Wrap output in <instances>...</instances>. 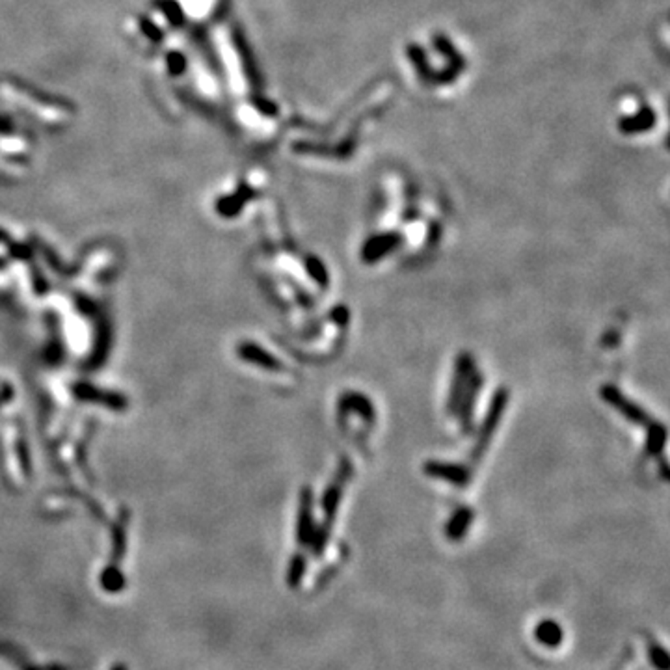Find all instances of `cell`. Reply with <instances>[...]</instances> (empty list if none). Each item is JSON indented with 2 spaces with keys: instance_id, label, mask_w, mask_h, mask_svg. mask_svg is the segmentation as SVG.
Returning a JSON list of instances; mask_svg holds the SVG:
<instances>
[{
  "instance_id": "6da1fadb",
  "label": "cell",
  "mask_w": 670,
  "mask_h": 670,
  "mask_svg": "<svg viewBox=\"0 0 670 670\" xmlns=\"http://www.w3.org/2000/svg\"><path fill=\"white\" fill-rule=\"evenodd\" d=\"M350 475H352V465L350 462L345 458L339 464V471L335 475V479H333L332 485L326 488L323 495V512H324V519L320 527H315L313 539H311V549H313L315 557H320L326 549L330 542V534H332V527L333 522H335V516H337L339 510V503H341L342 497V488L347 485V480L350 479Z\"/></svg>"
},
{
  "instance_id": "7a4b0ae2",
  "label": "cell",
  "mask_w": 670,
  "mask_h": 670,
  "mask_svg": "<svg viewBox=\"0 0 670 670\" xmlns=\"http://www.w3.org/2000/svg\"><path fill=\"white\" fill-rule=\"evenodd\" d=\"M509 401L510 391L507 387H499V389L494 393V396H492V402H490L488 411H486V417L485 421H482V425H480L477 440H475L473 453H471V458H473L475 462L480 460V456L485 455L486 449H488L490 441H492L495 431H497V426H499L501 417H503L504 410L509 406Z\"/></svg>"
},
{
  "instance_id": "3957f363",
  "label": "cell",
  "mask_w": 670,
  "mask_h": 670,
  "mask_svg": "<svg viewBox=\"0 0 670 670\" xmlns=\"http://www.w3.org/2000/svg\"><path fill=\"white\" fill-rule=\"evenodd\" d=\"M600 396H602L603 401L612 406L617 411H620L622 416L626 417L630 423L639 426H644L650 423V416L642 410L641 406H637L635 402L630 401L624 393L618 389L617 386H612V384H603L602 389H600Z\"/></svg>"
},
{
  "instance_id": "277c9868",
  "label": "cell",
  "mask_w": 670,
  "mask_h": 670,
  "mask_svg": "<svg viewBox=\"0 0 670 670\" xmlns=\"http://www.w3.org/2000/svg\"><path fill=\"white\" fill-rule=\"evenodd\" d=\"M475 371V362L473 356L470 352H460L456 356V363H455V377H453V382H450V391H449V399H447V410L450 414H456L458 411V404H460L462 393L468 387V382H470L471 374Z\"/></svg>"
},
{
  "instance_id": "5b68a950",
  "label": "cell",
  "mask_w": 670,
  "mask_h": 670,
  "mask_svg": "<svg viewBox=\"0 0 670 670\" xmlns=\"http://www.w3.org/2000/svg\"><path fill=\"white\" fill-rule=\"evenodd\" d=\"M423 471L426 477L431 479L443 480L449 485L455 486H468L471 480L470 468H465L462 464H450V462H440V460H426L423 464Z\"/></svg>"
},
{
  "instance_id": "8992f818",
  "label": "cell",
  "mask_w": 670,
  "mask_h": 670,
  "mask_svg": "<svg viewBox=\"0 0 670 670\" xmlns=\"http://www.w3.org/2000/svg\"><path fill=\"white\" fill-rule=\"evenodd\" d=\"M350 414H357V416L362 417L365 423H374V416H377L372 402L369 401L367 396L363 395V393H357V391H347L339 396V402H337L339 421H341V423L342 421H347V416H350Z\"/></svg>"
},
{
  "instance_id": "52a82bcc",
  "label": "cell",
  "mask_w": 670,
  "mask_h": 670,
  "mask_svg": "<svg viewBox=\"0 0 670 670\" xmlns=\"http://www.w3.org/2000/svg\"><path fill=\"white\" fill-rule=\"evenodd\" d=\"M315 533V512H313V492L311 488L302 490L298 507V522H296V542L308 546Z\"/></svg>"
},
{
  "instance_id": "ba28073f",
  "label": "cell",
  "mask_w": 670,
  "mask_h": 670,
  "mask_svg": "<svg viewBox=\"0 0 670 670\" xmlns=\"http://www.w3.org/2000/svg\"><path fill=\"white\" fill-rule=\"evenodd\" d=\"M401 240L402 239L399 233H382V235L371 237L362 246V261L367 264L378 263L386 255L391 254L393 250H396L399 244H401Z\"/></svg>"
},
{
  "instance_id": "9c48e42d",
  "label": "cell",
  "mask_w": 670,
  "mask_h": 670,
  "mask_svg": "<svg viewBox=\"0 0 670 670\" xmlns=\"http://www.w3.org/2000/svg\"><path fill=\"white\" fill-rule=\"evenodd\" d=\"M480 387H482V377H480L479 369H475L473 374H471L470 382H468V387L462 393L460 404H458V419H460V425L464 431H470L471 423H473V414H475V406H477V399H479Z\"/></svg>"
},
{
  "instance_id": "30bf717a",
  "label": "cell",
  "mask_w": 670,
  "mask_h": 670,
  "mask_svg": "<svg viewBox=\"0 0 670 670\" xmlns=\"http://www.w3.org/2000/svg\"><path fill=\"white\" fill-rule=\"evenodd\" d=\"M475 519V512L470 509V507H460V509H456L453 512V516L449 518L445 525V539L450 540V542H460L464 540V536L470 531L471 524H473Z\"/></svg>"
},
{
  "instance_id": "8fae6325",
  "label": "cell",
  "mask_w": 670,
  "mask_h": 670,
  "mask_svg": "<svg viewBox=\"0 0 670 670\" xmlns=\"http://www.w3.org/2000/svg\"><path fill=\"white\" fill-rule=\"evenodd\" d=\"M239 354L242 356V360L254 363V365H259V367H263V369L281 367V363L276 360V356H272V354L266 352L264 348L254 345V342H244V345H240Z\"/></svg>"
},
{
  "instance_id": "7c38bea8",
  "label": "cell",
  "mask_w": 670,
  "mask_h": 670,
  "mask_svg": "<svg viewBox=\"0 0 670 670\" xmlns=\"http://www.w3.org/2000/svg\"><path fill=\"white\" fill-rule=\"evenodd\" d=\"M534 637L546 648H557L564 639V631L557 620L546 618V620L539 622V626L534 627Z\"/></svg>"
},
{
  "instance_id": "4fadbf2b",
  "label": "cell",
  "mask_w": 670,
  "mask_h": 670,
  "mask_svg": "<svg viewBox=\"0 0 670 670\" xmlns=\"http://www.w3.org/2000/svg\"><path fill=\"white\" fill-rule=\"evenodd\" d=\"M666 443V426L661 423H648L646 434V453L650 456H659Z\"/></svg>"
},
{
  "instance_id": "5bb4252c",
  "label": "cell",
  "mask_w": 670,
  "mask_h": 670,
  "mask_svg": "<svg viewBox=\"0 0 670 670\" xmlns=\"http://www.w3.org/2000/svg\"><path fill=\"white\" fill-rule=\"evenodd\" d=\"M306 557L302 553H296L289 563V570H287V585L291 588H298L302 585V579L306 576Z\"/></svg>"
},
{
  "instance_id": "9a60e30c",
  "label": "cell",
  "mask_w": 670,
  "mask_h": 670,
  "mask_svg": "<svg viewBox=\"0 0 670 670\" xmlns=\"http://www.w3.org/2000/svg\"><path fill=\"white\" fill-rule=\"evenodd\" d=\"M101 587L107 592H119L125 587V578L119 568L108 566L103 573H101Z\"/></svg>"
},
{
  "instance_id": "2e32d148",
  "label": "cell",
  "mask_w": 670,
  "mask_h": 670,
  "mask_svg": "<svg viewBox=\"0 0 670 670\" xmlns=\"http://www.w3.org/2000/svg\"><path fill=\"white\" fill-rule=\"evenodd\" d=\"M308 272L309 276L317 281L320 287H326L330 283V276H328V269L324 266V263L318 257H308Z\"/></svg>"
},
{
  "instance_id": "e0dca14e",
  "label": "cell",
  "mask_w": 670,
  "mask_h": 670,
  "mask_svg": "<svg viewBox=\"0 0 670 670\" xmlns=\"http://www.w3.org/2000/svg\"><path fill=\"white\" fill-rule=\"evenodd\" d=\"M648 656H650V663L656 666L657 670H669V656H666V650L663 646L650 644L648 648Z\"/></svg>"
},
{
  "instance_id": "ac0fdd59",
  "label": "cell",
  "mask_w": 670,
  "mask_h": 670,
  "mask_svg": "<svg viewBox=\"0 0 670 670\" xmlns=\"http://www.w3.org/2000/svg\"><path fill=\"white\" fill-rule=\"evenodd\" d=\"M332 318L339 326H347L348 320H350V311H348L347 306H337V308H333Z\"/></svg>"
},
{
  "instance_id": "d6986e66",
  "label": "cell",
  "mask_w": 670,
  "mask_h": 670,
  "mask_svg": "<svg viewBox=\"0 0 670 670\" xmlns=\"http://www.w3.org/2000/svg\"><path fill=\"white\" fill-rule=\"evenodd\" d=\"M661 471H663V479H669V470H666V462H661Z\"/></svg>"
},
{
  "instance_id": "ffe728a7",
  "label": "cell",
  "mask_w": 670,
  "mask_h": 670,
  "mask_svg": "<svg viewBox=\"0 0 670 670\" xmlns=\"http://www.w3.org/2000/svg\"><path fill=\"white\" fill-rule=\"evenodd\" d=\"M112 670H127V666H125V665H116Z\"/></svg>"
}]
</instances>
